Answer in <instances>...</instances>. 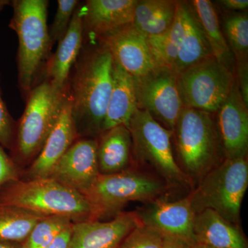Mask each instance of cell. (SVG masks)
Instances as JSON below:
<instances>
[{"mask_svg": "<svg viewBox=\"0 0 248 248\" xmlns=\"http://www.w3.org/2000/svg\"><path fill=\"white\" fill-rule=\"evenodd\" d=\"M84 44L70 73L67 91L78 138L98 139L112 90L113 60L98 42Z\"/></svg>", "mask_w": 248, "mask_h": 248, "instance_id": "1", "label": "cell"}, {"mask_svg": "<svg viewBox=\"0 0 248 248\" xmlns=\"http://www.w3.org/2000/svg\"><path fill=\"white\" fill-rule=\"evenodd\" d=\"M47 0L11 1L9 27L18 38V88L24 100L42 79L54 44L49 34Z\"/></svg>", "mask_w": 248, "mask_h": 248, "instance_id": "2", "label": "cell"}, {"mask_svg": "<svg viewBox=\"0 0 248 248\" xmlns=\"http://www.w3.org/2000/svg\"><path fill=\"white\" fill-rule=\"evenodd\" d=\"M0 204L42 216H63L73 223L99 220L95 207L78 191L50 177L20 179L0 189Z\"/></svg>", "mask_w": 248, "mask_h": 248, "instance_id": "3", "label": "cell"}, {"mask_svg": "<svg viewBox=\"0 0 248 248\" xmlns=\"http://www.w3.org/2000/svg\"><path fill=\"white\" fill-rule=\"evenodd\" d=\"M66 92L67 89L58 91L45 79L31 91L10 150L17 166H30L40 154L60 117Z\"/></svg>", "mask_w": 248, "mask_h": 248, "instance_id": "4", "label": "cell"}, {"mask_svg": "<svg viewBox=\"0 0 248 248\" xmlns=\"http://www.w3.org/2000/svg\"><path fill=\"white\" fill-rule=\"evenodd\" d=\"M214 114L184 107L172 131L181 169L190 179H202L223 155Z\"/></svg>", "mask_w": 248, "mask_h": 248, "instance_id": "5", "label": "cell"}, {"mask_svg": "<svg viewBox=\"0 0 248 248\" xmlns=\"http://www.w3.org/2000/svg\"><path fill=\"white\" fill-rule=\"evenodd\" d=\"M248 186L247 156L225 159L206 173L189 195L192 208L196 214L210 209L236 225Z\"/></svg>", "mask_w": 248, "mask_h": 248, "instance_id": "6", "label": "cell"}, {"mask_svg": "<svg viewBox=\"0 0 248 248\" xmlns=\"http://www.w3.org/2000/svg\"><path fill=\"white\" fill-rule=\"evenodd\" d=\"M167 190V184L158 176L130 168L114 174H99L81 194L102 218L116 216L130 202L152 203L162 198Z\"/></svg>", "mask_w": 248, "mask_h": 248, "instance_id": "7", "label": "cell"}, {"mask_svg": "<svg viewBox=\"0 0 248 248\" xmlns=\"http://www.w3.org/2000/svg\"><path fill=\"white\" fill-rule=\"evenodd\" d=\"M136 162L150 166L168 187H188L192 180L178 164L173 153L172 132L158 123L147 111L138 109L129 122Z\"/></svg>", "mask_w": 248, "mask_h": 248, "instance_id": "8", "label": "cell"}, {"mask_svg": "<svg viewBox=\"0 0 248 248\" xmlns=\"http://www.w3.org/2000/svg\"><path fill=\"white\" fill-rule=\"evenodd\" d=\"M184 107L216 113L231 93L236 75L215 57L202 60L177 75Z\"/></svg>", "mask_w": 248, "mask_h": 248, "instance_id": "9", "label": "cell"}, {"mask_svg": "<svg viewBox=\"0 0 248 248\" xmlns=\"http://www.w3.org/2000/svg\"><path fill=\"white\" fill-rule=\"evenodd\" d=\"M133 78L138 109L147 111L158 123L172 132L184 107L176 72L168 67L156 66Z\"/></svg>", "mask_w": 248, "mask_h": 248, "instance_id": "10", "label": "cell"}, {"mask_svg": "<svg viewBox=\"0 0 248 248\" xmlns=\"http://www.w3.org/2000/svg\"><path fill=\"white\" fill-rule=\"evenodd\" d=\"M95 42L107 48L112 60L133 78L143 76L157 66L148 37L133 23L102 36Z\"/></svg>", "mask_w": 248, "mask_h": 248, "instance_id": "11", "label": "cell"}, {"mask_svg": "<svg viewBox=\"0 0 248 248\" xmlns=\"http://www.w3.org/2000/svg\"><path fill=\"white\" fill-rule=\"evenodd\" d=\"M99 174L97 139L79 138L59 159L48 177L81 193Z\"/></svg>", "mask_w": 248, "mask_h": 248, "instance_id": "12", "label": "cell"}, {"mask_svg": "<svg viewBox=\"0 0 248 248\" xmlns=\"http://www.w3.org/2000/svg\"><path fill=\"white\" fill-rule=\"evenodd\" d=\"M216 113L217 128L226 159L247 156L248 106L243 99L236 79L231 93Z\"/></svg>", "mask_w": 248, "mask_h": 248, "instance_id": "13", "label": "cell"}, {"mask_svg": "<svg viewBox=\"0 0 248 248\" xmlns=\"http://www.w3.org/2000/svg\"><path fill=\"white\" fill-rule=\"evenodd\" d=\"M138 213H120L108 221L73 223L68 248H119L134 228L141 224Z\"/></svg>", "mask_w": 248, "mask_h": 248, "instance_id": "14", "label": "cell"}, {"mask_svg": "<svg viewBox=\"0 0 248 248\" xmlns=\"http://www.w3.org/2000/svg\"><path fill=\"white\" fill-rule=\"evenodd\" d=\"M138 213L143 224L164 235L180 238L190 244H195L193 227L196 213L190 195L175 202L159 199L148 203L146 208Z\"/></svg>", "mask_w": 248, "mask_h": 248, "instance_id": "15", "label": "cell"}, {"mask_svg": "<svg viewBox=\"0 0 248 248\" xmlns=\"http://www.w3.org/2000/svg\"><path fill=\"white\" fill-rule=\"evenodd\" d=\"M138 0H88L81 6L84 40L95 42L102 36L133 22Z\"/></svg>", "mask_w": 248, "mask_h": 248, "instance_id": "16", "label": "cell"}, {"mask_svg": "<svg viewBox=\"0 0 248 248\" xmlns=\"http://www.w3.org/2000/svg\"><path fill=\"white\" fill-rule=\"evenodd\" d=\"M78 139L67 91L60 117L40 154L26 170L24 179L48 177L55 164Z\"/></svg>", "mask_w": 248, "mask_h": 248, "instance_id": "17", "label": "cell"}, {"mask_svg": "<svg viewBox=\"0 0 248 248\" xmlns=\"http://www.w3.org/2000/svg\"><path fill=\"white\" fill-rule=\"evenodd\" d=\"M84 42V29L79 4L73 14L66 35L59 42L56 52L51 55L47 62L41 81L47 80L58 91H66L70 73L78 60Z\"/></svg>", "mask_w": 248, "mask_h": 248, "instance_id": "18", "label": "cell"}, {"mask_svg": "<svg viewBox=\"0 0 248 248\" xmlns=\"http://www.w3.org/2000/svg\"><path fill=\"white\" fill-rule=\"evenodd\" d=\"M193 233L195 243L210 248H248L246 238L236 225L210 209L196 214Z\"/></svg>", "mask_w": 248, "mask_h": 248, "instance_id": "19", "label": "cell"}, {"mask_svg": "<svg viewBox=\"0 0 248 248\" xmlns=\"http://www.w3.org/2000/svg\"><path fill=\"white\" fill-rule=\"evenodd\" d=\"M184 17V35L172 69L177 74L205 59L214 57L202 24L190 1H179Z\"/></svg>", "mask_w": 248, "mask_h": 248, "instance_id": "20", "label": "cell"}, {"mask_svg": "<svg viewBox=\"0 0 248 248\" xmlns=\"http://www.w3.org/2000/svg\"><path fill=\"white\" fill-rule=\"evenodd\" d=\"M137 110L133 77L113 60L112 90L102 133L118 125L128 126Z\"/></svg>", "mask_w": 248, "mask_h": 248, "instance_id": "21", "label": "cell"}, {"mask_svg": "<svg viewBox=\"0 0 248 248\" xmlns=\"http://www.w3.org/2000/svg\"><path fill=\"white\" fill-rule=\"evenodd\" d=\"M97 159L101 174H114L131 167L133 145L128 127L118 125L99 136Z\"/></svg>", "mask_w": 248, "mask_h": 248, "instance_id": "22", "label": "cell"}, {"mask_svg": "<svg viewBox=\"0 0 248 248\" xmlns=\"http://www.w3.org/2000/svg\"><path fill=\"white\" fill-rule=\"evenodd\" d=\"M177 10V1L138 0L133 23L146 37L160 35L172 27Z\"/></svg>", "mask_w": 248, "mask_h": 248, "instance_id": "23", "label": "cell"}, {"mask_svg": "<svg viewBox=\"0 0 248 248\" xmlns=\"http://www.w3.org/2000/svg\"><path fill=\"white\" fill-rule=\"evenodd\" d=\"M190 3L203 28L213 56L235 73L234 58L222 32L213 3L209 0H194Z\"/></svg>", "mask_w": 248, "mask_h": 248, "instance_id": "24", "label": "cell"}, {"mask_svg": "<svg viewBox=\"0 0 248 248\" xmlns=\"http://www.w3.org/2000/svg\"><path fill=\"white\" fill-rule=\"evenodd\" d=\"M45 217L14 205L0 204V241L22 244Z\"/></svg>", "mask_w": 248, "mask_h": 248, "instance_id": "25", "label": "cell"}, {"mask_svg": "<svg viewBox=\"0 0 248 248\" xmlns=\"http://www.w3.org/2000/svg\"><path fill=\"white\" fill-rule=\"evenodd\" d=\"M184 17L179 1L172 27L164 33L148 37L153 60L157 66L173 68L184 35Z\"/></svg>", "mask_w": 248, "mask_h": 248, "instance_id": "26", "label": "cell"}, {"mask_svg": "<svg viewBox=\"0 0 248 248\" xmlns=\"http://www.w3.org/2000/svg\"><path fill=\"white\" fill-rule=\"evenodd\" d=\"M226 40L236 63H248V16L244 12L229 15L225 18Z\"/></svg>", "mask_w": 248, "mask_h": 248, "instance_id": "27", "label": "cell"}, {"mask_svg": "<svg viewBox=\"0 0 248 248\" xmlns=\"http://www.w3.org/2000/svg\"><path fill=\"white\" fill-rule=\"evenodd\" d=\"M73 224L68 217L48 216L41 219L32 228L22 248H45L60 233Z\"/></svg>", "mask_w": 248, "mask_h": 248, "instance_id": "28", "label": "cell"}, {"mask_svg": "<svg viewBox=\"0 0 248 248\" xmlns=\"http://www.w3.org/2000/svg\"><path fill=\"white\" fill-rule=\"evenodd\" d=\"M163 237L157 230L141 223L125 236L119 248H160Z\"/></svg>", "mask_w": 248, "mask_h": 248, "instance_id": "29", "label": "cell"}, {"mask_svg": "<svg viewBox=\"0 0 248 248\" xmlns=\"http://www.w3.org/2000/svg\"><path fill=\"white\" fill-rule=\"evenodd\" d=\"M80 4L78 0H58V9L51 28L49 30L53 43L60 42L69 29L72 18Z\"/></svg>", "mask_w": 248, "mask_h": 248, "instance_id": "30", "label": "cell"}, {"mask_svg": "<svg viewBox=\"0 0 248 248\" xmlns=\"http://www.w3.org/2000/svg\"><path fill=\"white\" fill-rule=\"evenodd\" d=\"M16 124L3 99L0 86V144L3 148L11 150L14 143Z\"/></svg>", "mask_w": 248, "mask_h": 248, "instance_id": "31", "label": "cell"}, {"mask_svg": "<svg viewBox=\"0 0 248 248\" xmlns=\"http://www.w3.org/2000/svg\"><path fill=\"white\" fill-rule=\"evenodd\" d=\"M18 166L0 144V189L9 183L20 179Z\"/></svg>", "mask_w": 248, "mask_h": 248, "instance_id": "32", "label": "cell"}, {"mask_svg": "<svg viewBox=\"0 0 248 248\" xmlns=\"http://www.w3.org/2000/svg\"><path fill=\"white\" fill-rule=\"evenodd\" d=\"M72 225L66 228L55 238V239L45 248H68L71 239Z\"/></svg>", "mask_w": 248, "mask_h": 248, "instance_id": "33", "label": "cell"}, {"mask_svg": "<svg viewBox=\"0 0 248 248\" xmlns=\"http://www.w3.org/2000/svg\"><path fill=\"white\" fill-rule=\"evenodd\" d=\"M191 245L180 238L164 235L160 248H190Z\"/></svg>", "mask_w": 248, "mask_h": 248, "instance_id": "34", "label": "cell"}, {"mask_svg": "<svg viewBox=\"0 0 248 248\" xmlns=\"http://www.w3.org/2000/svg\"><path fill=\"white\" fill-rule=\"evenodd\" d=\"M217 2L230 11H245L248 7V0H221Z\"/></svg>", "mask_w": 248, "mask_h": 248, "instance_id": "35", "label": "cell"}, {"mask_svg": "<svg viewBox=\"0 0 248 248\" xmlns=\"http://www.w3.org/2000/svg\"><path fill=\"white\" fill-rule=\"evenodd\" d=\"M0 248H22V245L17 243L0 241Z\"/></svg>", "mask_w": 248, "mask_h": 248, "instance_id": "36", "label": "cell"}, {"mask_svg": "<svg viewBox=\"0 0 248 248\" xmlns=\"http://www.w3.org/2000/svg\"><path fill=\"white\" fill-rule=\"evenodd\" d=\"M11 1H7V0H0V11L4 9L5 6L11 4Z\"/></svg>", "mask_w": 248, "mask_h": 248, "instance_id": "37", "label": "cell"}, {"mask_svg": "<svg viewBox=\"0 0 248 248\" xmlns=\"http://www.w3.org/2000/svg\"><path fill=\"white\" fill-rule=\"evenodd\" d=\"M190 248H210L208 246H205V245L199 244V243H195V244H192Z\"/></svg>", "mask_w": 248, "mask_h": 248, "instance_id": "38", "label": "cell"}]
</instances>
